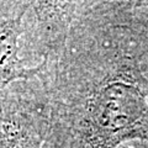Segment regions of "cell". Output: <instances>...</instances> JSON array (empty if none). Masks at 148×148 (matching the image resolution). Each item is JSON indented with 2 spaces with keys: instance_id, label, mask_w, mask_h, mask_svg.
<instances>
[{
  "instance_id": "7a4b0ae2",
  "label": "cell",
  "mask_w": 148,
  "mask_h": 148,
  "mask_svg": "<svg viewBox=\"0 0 148 148\" xmlns=\"http://www.w3.org/2000/svg\"><path fill=\"white\" fill-rule=\"evenodd\" d=\"M32 1H0V94L12 83L36 78L41 64L26 66L20 57L24 17Z\"/></svg>"
},
{
  "instance_id": "3957f363",
  "label": "cell",
  "mask_w": 148,
  "mask_h": 148,
  "mask_svg": "<svg viewBox=\"0 0 148 148\" xmlns=\"http://www.w3.org/2000/svg\"><path fill=\"white\" fill-rule=\"evenodd\" d=\"M47 120L42 105L0 94V148H43Z\"/></svg>"
},
{
  "instance_id": "6da1fadb",
  "label": "cell",
  "mask_w": 148,
  "mask_h": 148,
  "mask_svg": "<svg viewBox=\"0 0 148 148\" xmlns=\"http://www.w3.org/2000/svg\"><path fill=\"white\" fill-rule=\"evenodd\" d=\"M117 3H84L66 36L42 53L52 148H117L148 142L146 79L135 35Z\"/></svg>"
}]
</instances>
